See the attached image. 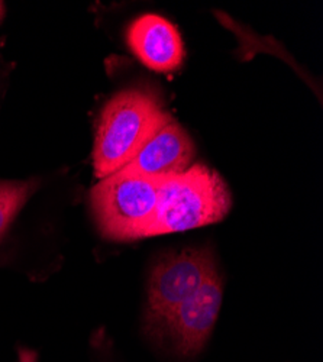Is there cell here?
I'll use <instances>...</instances> for the list:
<instances>
[{
    "label": "cell",
    "instance_id": "cell-1",
    "mask_svg": "<svg viewBox=\"0 0 323 362\" xmlns=\"http://www.w3.org/2000/svg\"><path fill=\"white\" fill-rule=\"evenodd\" d=\"M171 117L148 88H127L105 106L98 125L93 164L98 178L127 167Z\"/></svg>",
    "mask_w": 323,
    "mask_h": 362
},
{
    "label": "cell",
    "instance_id": "cell-2",
    "mask_svg": "<svg viewBox=\"0 0 323 362\" xmlns=\"http://www.w3.org/2000/svg\"><path fill=\"white\" fill-rule=\"evenodd\" d=\"M230 206L232 197L222 177L206 165H192L161 180L155 216L146 238L221 222Z\"/></svg>",
    "mask_w": 323,
    "mask_h": 362
},
{
    "label": "cell",
    "instance_id": "cell-3",
    "mask_svg": "<svg viewBox=\"0 0 323 362\" xmlns=\"http://www.w3.org/2000/svg\"><path fill=\"white\" fill-rule=\"evenodd\" d=\"M164 177H153L124 167L100 178L90 194L99 232L110 240L146 238L157 210Z\"/></svg>",
    "mask_w": 323,
    "mask_h": 362
},
{
    "label": "cell",
    "instance_id": "cell-4",
    "mask_svg": "<svg viewBox=\"0 0 323 362\" xmlns=\"http://www.w3.org/2000/svg\"><path fill=\"white\" fill-rule=\"evenodd\" d=\"M216 265L208 250H183L161 258L151 271L146 322L154 330L164 317L192 297Z\"/></svg>",
    "mask_w": 323,
    "mask_h": 362
},
{
    "label": "cell",
    "instance_id": "cell-5",
    "mask_svg": "<svg viewBox=\"0 0 323 362\" xmlns=\"http://www.w3.org/2000/svg\"><path fill=\"white\" fill-rule=\"evenodd\" d=\"M222 298V280L216 269L192 297L170 312L154 332L168 337L180 355H196L212 334Z\"/></svg>",
    "mask_w": 323,
    "mask_h": 362
},
{
    "label": "cell",
    "instance_id": "cell-6",
    "mask_svg": "<svg viewBox=\"0 0 323 362\" xmlns=\"http://www.w3.org/2000/svg\"><path fill=\"white\" fill-rule=\"evenodd\" d=\"M128 44L146 67L158 73L175 71L184 62L177 28L158 15L136 18L128 28Z\"/></svg>",
    "mask_w": 323,
    "mask_h": 362
},
{
    "label": "cell",
    "instance_id": "cell-7",
    "mask_svg": "<svg viewBox=\"0 0 323 362\" xmlns=\"http://www.w3.org/2000/svg\"><path fill=\"white\" fill-rule=\"evenodd\" d=\"M194 158V145L187 132L171 119L127 165L153 177L186 171Z\"/></svg>",
    "mask_w": 323,
    "mask_h": 362
},
{
    "label": "cell",
    "instance_id": "cell-8",
    "mask_svg": "<svg viewBox=\"0 0 323 362\" xmlns=\"http://www.w3.org/2000/svg\"><path fill=\"white\" fill-rule=\"evenodd\" d=\"M37 189V180L0 181V240L13 225L20 210Z\"/></svg>",
    "mask_w": 323,
    "mask_h": 362
},
{
    "label": "cell",
    "instance_id": "cell-9",
    "mask_svg": "<svg viewBox=\"0 0 323 362\" xmlns=\"http://www.w3.org/2000/svg\"><path fill=\"white\" fill-rule=\"evenodd\" d=\"M2 15H4V5L0 4V19H2Z\"/></svg>",
    "mask_w": 323,
    "mask_h": 362
}]
</instances>
